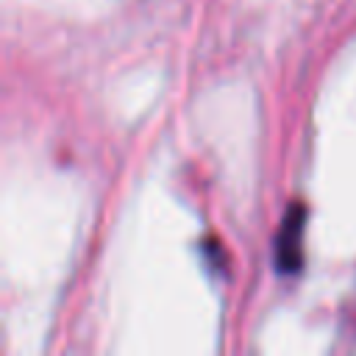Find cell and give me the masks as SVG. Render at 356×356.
I'll use <instances>...</instances> for the list:
<instances>
[{
  "label": "cell",
  "mask_w": 356,
  "mask_h": 356,
  "mask_svg": "<svg viewBox=\"0 0 356 356\" xmlns=\"http://www.w3.org/2000/svg\"><path fill=\"white\" fill-rule=\"evenodd\" d=\"M303 225H306V206L292 203L284 214L281 231L275 236V267L278 273H298L303 264Z\"/></svg>",
  "instance_id": "cell-1"
}]
</instances>
